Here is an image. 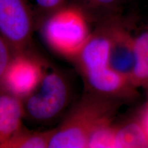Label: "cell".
<instances>
[{
    "mask_svg": "<svg viewBox=\"0 0 148 148\" xmlns=\"http://www.w3.org/2000/svg\"><path fill=\"white\" fill-rule=\"evenodd\" d=\"M140 124H141L142 127H143L144 131H145V134L148 138V108L145 110V113L143 114V118H142V121Z\"/></svg>",
    "mask_w": 148,
    "mask_h": 148,
    "instance_id": "cell-17",
    "label": "cell"
},
{
    "mask_svg": "<svg viewBox=\"0 0 148 148\" xmlns=\"http://www.w3.org/2000/svg\"><path fill=\"white\" fill-rule=\"evenodd\" d=\"M53 132L54 129L32 131L23 126L5 148H49Z\"/></svg>",
    "mask_w": 148,
    "mask_h": 148,
    "instance_id": "cell-10",
    "label": "cell"
},
{
    "mask_svg": "<svg viewBox=\"0 0 148 148\" xmlns=\"http://www.w3.org/2000/svg\"><path fill=\"white\" fill-rule=\"evenodd\" d=\"M71 95V86L66 75L45 63L38 84L23 99L25 118L36 124L52 122L69 106Z\"/></svg>",
    "mask_w": 148,
    "mask_h": 148,
    "instance_id": "cell-3",
    "label": "cell"
},
{
    "mask_svg": "<svg viewBox=\"0 0 148 148\" xmlns=\"http://www.w3.org/2000/svg\"><path fill=\"white\" fill-rule=\"evenodd\" d=\"M29 1L31 0H27ZM69 1V0H32V5L29 6L34 15L36 27H39L48 16Z\"/></svg>",
    "mask_w": 148,
    "mask_h": 148,
    "instance_id": "cell-14",
    "label": "cell"
},
{
    "mask_svg": "<svg viewBox=\"0 0 148 148\" xmlns=\"http://www.w3.org/2000/svg\"><path fill=\"white\" fill-rule=\"evenodd\" d=\"M25 118L23 99L4 88L0 90V143L1 148L23 127Z\"/></svg>",
    "mask_w": 148,
    "mask_h": 148,
    "instance_id": "cell-8",
    "label": "cell"
},
{
    "mask_svg": "<svg viewBox=\"0 0 148 148\" xmlns=\"http://www.w3.org/2000/svg\"><path fill=\"white\" fill-rule=\"evenodd\" d=\"M85 85L92 94L103 97L119 96L127 89L128 77L111 69L110 66L81 74Z\"/></svg>",
    "mask_w": 148,
    "mask_h": 148,
    "instance_id": "cell-9",
    "label": "cell"
},
{
    "mask_svg": "<svg viewBox=\"0 0 148 148\" xmlns=\"http://www.w3.org/2000/svg\"><path fill=\"white\" fill-rule=\"evenodd\" d=\"M113 107L106 97L95 94L84 96L54 128L49 148L87 147L92 130L101 121L110 118Z\"/></svg>",
    "mask_w": 148,
    "mask_h": 148,
    "instance_id": "cell-2",
    "label": "cell"
},
{
    "mask_svg": "<svg viewBox=\"0 0 148 148\" xmlns=\"http://www.w3.org/2000/svg\"><path fill=\"white\" fill-rule=\"evenodd\" d=\"M45 62L29 51L14 54L3 82V88L23 99L35 89L44 71Z\"/></svg>",
    "mask_w": 148,
    "mask_h": 148,
    "instance_id": "cell-5",
    "label": "cell"
},
{
    "mask_svg": "<svg viewBox=\"0 0 148 148\" xmlns=\"http://www.w3.org/2000/svg\"><path fill=\"white\" fill-rule=\"evenodd\" d=\"M115 134L116 126L111 123L110 118L103 120L90 133L87 147H114Z\"/></svg>",
    "mask_w": 148,
    "mask_h": 148,
    "instance_id": "cell-12",
    "label": "cell"
},
{
    "mask_svg": "<svg viewBox=\"0 0 148 148\" xmlns=\"http://www.w3.org/2000/svg\"><path fill=\"white\" fill-rule=\"evenodd\" d=\"M106 20L110 41L109 66L130 80L136 60L134 39L120 26L114 16Z\"/></svg>",
    "mask_w": 148,
    "mask_h": 148,
    "instance_id": "cell-7",
    "label": "cell"
},
{
    "mask_svg": "<svg viewBox=\"0 0 148 148\" xmlns=\"http://www.w3.org/2000/svg\"><path fill=\"white\" fill-rule=\"evenodd\" d=\"M0 148H1V144L0 143Z\"/></svg>",
    "mask_w": 148,
    "mask_h": 148,
    "instance_id": "cell-18",
    "label": "cell"
},
{
    "mask_svg": "<svg viewBox=\"0 0 148 148\" xmlns=\"http://www.w3.org/2000/svg\"><path fill=\"white\" fill-rule=\"evenodd\" d=\"M148 147V138L141 124L135 122L116 127L114 148Z\"/></svg>",
    "mask_w": 148,
    "mask_h": 148,
    "instance_id": "cell-11",
    "label": "cell"
},
{
    "mask_svg": "<svg viewBox=\"0 0 148 148\" xmlns=\"http://www.w3.org/2000/svg\"><path fill=\"white\" fill-rule=\"evenodd\" d=\"M14 53L10 46L0 34V90L3 88V82Z\"/></svg>",
    "mask_w": 148,
    "mask_h": 148,
    "instance_id": "cell-15",
    "label": "cell"
},
{
    "mask_svg": "<svg viewBox=\"0 0 148 148\" xmlns=\"http://www.w3.org/2000/svg\"><path fill=\"white\" fill-rule=\"evenodd\" d=\"M134 42L136 57L148 64V32L140 34Z\"/></svg>",
    "mask_w": 148,
    "mask_h": 148,
    "instance_id": "cell-16",
    "label": "cell"
},
{
    "mask_svg": "<svg viewBox=\"0 0 148 148\" xmlns=\"http://www.w3.org/2000/svg\"><path fill=\"white\" fill-rule=\"evenodd\" d=\"M35 28L34 15L27 0H0V34L14 55L29 50Z\"/></svg>",
    "mask_w": 148,
    "mask_h": 148,
    "instance_id": "cell-4",
    "label": "cell"
},
{
    "mask_svg": "<svg viewBox=\"0 0 148 148\" xmlns=\"http://www.w3.org/2000/svg\"><path fill=\"white\" fill-rule=\"evenodd\" d=\"M121 0H69L84 11L90 19L92 16H101L103 19L113 16L112 12L117 8Z\"/></svg>",
    "mask_w": 148,
    "mask_h": 148,
    "instance_id": "cell-13",
    "label": "cell"
},
{
    "mask_svg": "<svg viewBox=\"0 0 148 148\" xmlns=\"http://www.w3.org/2000/svg\"><path fill=\"white\" fill-rule=\"evenodd\" d=\"M89 20L82 8L69 2L48 16L38 27L48 47L73 62L91 34Z\"/></svg>",
    "mask_w": 148,
    "mask_h": 148,
    "instance_id": "cell-1",
    "label": "cell"
},
{
    "mask_svg": "<svg viewBox=\"0 0 148 148\" xmlns=\"http://www.w3.org/2000/svg\"><path fill=\"white\" fill-rule=\"evenodd\" d=\"M110 41L106 18L102 25L91 33L73 62L80 74L109 66Z\"/></svg>",
    "mask_w": 148,
    "mask_h": 148,
    "instance_id": "cell-6",
    "label": "cell"
},
{
    "mask_svg": "<svg viewBox=\"0 0 148 148\" xmlns=\"http://www.w3.org/2000/svg\"></svg>",
    "mask_w": 148,
    "mask_h": 148,
    "instance_id": "cell-19",
    "label": "cell"
}]
</instances>
